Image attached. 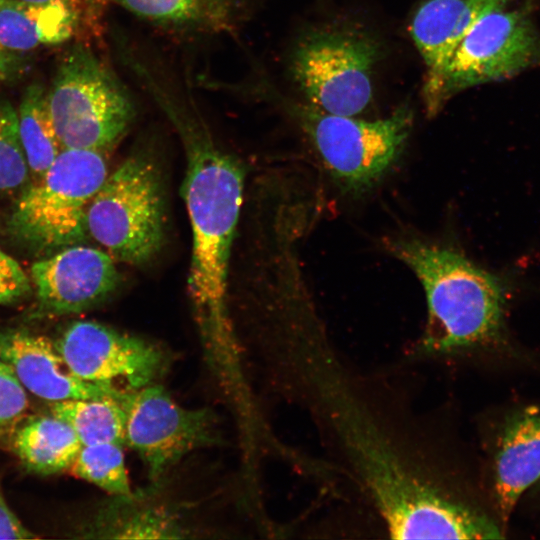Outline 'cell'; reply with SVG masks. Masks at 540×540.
I'll use <instances>...</instances> for the list:
<instances>
[{"mask_svg": "<svg viewBox=\"0 0 540 540\" xmlns=\"http://www.w3.org/2000/svg\"><path fill=\"white\" fill-rule=\"evenodd\" d=\"M283 331L320 428L394 539H478L485 517L448 489L384 420L333 348L314 302Z\"/></svg>", "mask_w": 540, "mask_h": 540, "instance_id": "cell-1", "label": "cell"}, {"mask_svg": "<svg viewBox=\"0 0 540 540\" xmlns=\"http://www.w3.org/2000/svg\"><path fill=\"white\" fill-rule=\"evenodd\" d=\"M150 95L182 142L186 173L182 192L192 230L188 294L207 349L224 362L236 356L228 307V272L240 215L244 169L223 149L192 108L164 84Z\"/></svg>", "mask_w": 540, "mask_h": 540, "instance_id": "cell-2", "label": "cell"}, {"mask_svg": "<svg viewBox=\"0 0 540 540\" xmlns=\"http://www.w3.org/2000/svg\"><path fill=\"white\" fill-rule=\"evenodd\" d=\"M383 246L421 283L427 318L417 353L448 359L490 348L501 340L504 296L498 279L462 253L411 235Z\"/></svg>", "mask_w": 540, "mask_h": 540, "instance_id": "cell-3", "label": "cell"}, {"mask_svg": "<svg viewBox=\"0 0 540 540\" xmlns=\"http://www.w3.org/2000/svg\"><path fill=\"white\" fill-rule=\"evenodd\" d=\"M310 141L319 161L344 194L361 196L374 188L402 155L413 124L407 105L388 117L363 120L281 99Z\"/></svg>", "mask_w": 540, "mask_h": 540, "instance_id": "cell-4", "label": "cell"}, {"mask_svg": "<svg viewBox=\"0 0 540 540\" xmlns=\"http://www.w3.org/2000/svg\"><path fill=\"white\" fill-rule=\"evenodd\" d=\"M162 170L151 153L130 154L106 179L87 209V232L113 259L143 265L160 251L166 229Z\"/></svg>", "mask_w": 540, "mask_h": 540, "instance_id": "cell-5", "label": "cell"}, {"mask_svg": "<svg viewBox=\"0 0 540 540\" xmlns=\"http://www.w3.org/2000/svg\"><path fill=\"white\" fill-rule=\"evenodd\" d=\"M46 96L63 149L105 153L126 134L136 115L124 86L82 44L66 51Z\"/></svg>", "mask_w": 540, "mask_h": 540, "instance_id": "cell-6", "label": "cell"}, {"mask_svg": "<svg viewBox=\"0 0 540 540\" xmlns=\"http://www.w3.org/2000/svg\"><path fill=\"white\" fill-rule=\"evenodd\" d=\"M108 173L104 153L63 149L46 173L21 192L10 229L41 250L80 244L88 236V206Z\"/></svg>", "mask_w": 540, "mask_h": 540, "instance_id": "cell-7", "label": "cell"}, {"mask_svg": "<svg viewBox=\"0 0 540 540\" xmlns=\"http://www.w3.org/2000/svg\"><path fill=\"white\" fill-rule=\"evenodd\" d=\"M540 68V29L527 7L513 4L484 15L459 43L436 82L423 90L428 116L453 96Z\"/></svg>", "mask_w": 540, "mask_h": 540, "instance_id": "cell-8", "label": "cell"}, {"mask_svg": "<svg viewBox=\"0 0 540 540\" xmlns=\"http://www.w3.org/2000/svg\"><path fill=\"white\" fill-rule=\"evenodd\" d=\"M380 44L344 24L307 33L291 58V73L307 103L328 113L357 116L372 99V75Z\"/></svg>", "mask_w": 540, "mask_h": 540, "instance_id": "cell-9", "label": "cell"}, {"mask_svg": "<svg viewBox=\"0 0 540 540\" xmlns=\"http://www.w3.org/2000/svg\"><path fill=\"white\" fill-rule=\"evenodd\" d=\"M117 401L125 415V444L137 452L153 482L191 451L217 441L212 412L182 407L159 384L123 389Z\"/></svg>", "mask_w": 540, "mask_h": 540, "instance_id": "cell-10", "label": "cell"}, {"mask_svg": "<svg viewBox=\"0 0 540 540\" xmlns=\"http://www.w3.org/2000/svg\"><path fill=\"white\" fill-rule=\"evenodd\" d=\"M55 346L77 377L127 390L154 383L169 363L156 344L94 321L73 322Z\"/></svg>", "mask_w": 540, "mask_h": 540, "instance_id": "cell-11", "label": "cell"}, {"mask_svg": "<svg viewBox=\"0 0 540 540\" xmlns=\"http://www.w3.org/2000/svg\"><path fill=\"white\" fill-rule=\"evenodd\" d=\"M31 279L44 313H79L107 300L120 284L113 257L98 248L71 245L35 262Z\"/></svg>", "mask_w": 540, "mask_h": 540, "instance_id": "cell-12", "label": "cell"}, {"mask_svg": "<svg viewBox=\"0 0 540 540\" xmlns=\"http://www.w3.org/2000/svg\"><path fill=\"white\" fill-rule=\"evenodd\" d=\"M0 360L25 389L49 401L118 397L123 390L77 377L47 338L21 330H0Z\"/></svg>", "mask_w": 540, "mask_h": 540, "instance_id": "cell-13", "label": "cell"}, {"mask_svg": "<svg viewBox=\"0 0 540 540\" xmlns=\"http://www.w3.org/2000/svg\"><path fill=\"white\" fill-rule=\"evenodd\" d=\"M492 457V494L502 528L518 501L540 480V405L508 414Z\"/></svg>", "mask_w": 540, "mask_h": 540, "instance_id": "cell-14", "label": "cell"}, {"mask_svg": "<svg viewBox=\"0 0 540 540\" xmlns=\"http://www.w3.org/2000/svg\"><path fill=\"white\" fill-rule=\"evenodd\" d=\"M513 3L514 0H423L409 26L426 66L423 90L436 82L459 43L484 15Z\"/></svg>", "mask_w": 540, "mask_h": 540, "instance_id": "cell-15", "label": "cell"}, {"mask_svg": "<svg viewBox=\"0 0 540 540\" xmlns=\"http://www.w3.org/2000/svg\"><path fill=\"white\" fill-rule=\"evenodd\" d=\"M82 20L83 11L65 4L0 0V48L13 53L67 42Z\"/></svg>", "mask_w": 540, "mask_h": 540, "instance_id": "cell-16", "label": "cell"}, {"mask_svg": "<svg viewBox=\"0 0 540 540\" xmlns=\"http://www.w3.org/2000/svg\"><path fill=\"white\" fill-rule=\"evenodd\" d=\"M14 446L26 467L54 474L71 467L82 444L72 427L52 414L23 424L15 434Z\"/></svg>", "mask_w": 540, "mask_h": 540, "instance_id": "cell-17", "label": "cell"}, {"mask_svg": "<svg viewBox=\"0 0 540 540\" xmlns=\"http://www.w3.org/2000/svg\"><path fill=\"white\" fill-rule=\"evenodd\" d=\"M46 94L41 84L28 86L17 110L20 139L34 181L46 173L63 150L50 117Z\"/></svg>", "mask_w": 540, "mask_h": 540, "instance_id": "cell-18", "label": "cell"}, {"mask_svg": "<svg viewBox=\"0 0 540 540\" xmlns=\"http://www.w3.org/2000/svg\"><path fill=\"white\" fill-rule=\"evenodd\" d=\"M121 393V392H120ZM118 397L55 402L52 414L66 421L82 445L125 444V415Z\"/></svg>", "mask_w": 540, "mask_h": 540, "instance_id": "cell-19", "label": "cell"}, {"mask_svg": "<svg viewBox=\"0 0 540 540\" xmlns=\"http://www.w3.org/2000/svg\"><path fill=\"white\" fill-rule=\"evenodd\" d=\"M115 524L107 532L113 538H181L183 529L178 516L170 509L141 502L133 492L120 496Z\"/></svg>", "mask_w": 540, "mask_h": 540, "instance_id": "cell-20", "label": "cell"}, {"mask_svg": "<svg viewBox=\"0 0 540 540\" xmlns=\"http://www.w3.org/2000/svg\"><path fill=\"white\" fill-rule=\"evenodd\" d=\"M70 468L73 475L115 496L132 493L120 444L82 445Z\"/></svg>", "mask_w": 540, "mask_h": 540, "instance_id": "cell-21", "label": "cell"}, {"mask_svg": "<svg viewBox=\"0 0 540 540\" xmlns=\"http://www.w3.org/2000/svg\"><path fill=\"white\" fill-rule=\"evenodd\" d=\"M30 171L22 147L18 111L0 99V192L14 194L23 191Z\"/></svg>", "mask_w": 540, "mask_h": 540, "instance_id": "cell-22", "label": "cell"}, {"mask_svg": "<svg viewBox=\"0 0 540 540\" xmlns=\"http://www.w3.org/2000/svg\"><path fill=\"white\" fill-rule=\"evenodd\" d=\"M27 408L25 388L11 366L0 360V436L16 426Z\"/></svg>", "mask_w": 540, "mask_h": 540, "instance_id": "cell-23", "label": "cell"}, {"mask_svg": "<svg viewBox=\"0 0 540 540\" xmlns=\"http://www.w3.org/2000/svg\"><path fill=\"white\" fill-rule=\"evenodd\" d=\"M130 12L149 20L182 22L192 19L200 0H117Z\"/></svg>", "mask_w": 540, "mask_h": 540, "instance_id": "cell-24", "label": "cell"}, {"mask_svg": "<svg viewBox=\"0 0 540 540\" xmlns=\"http://www.w3.org/2000/svg\"><path fill=\"white\" fill-rule=\"evenodd\" d=\"M29 289V278L20 264L0 248V304L19 299Z\"/></svg>", "mask_w": 540, "mask_h": 540, "instance_id": "cell-25", "label": "cell"}, {"mask_svg": "<svg viewBox=\"0 0 540 540\" xmlns=\"http://www.w3.org/2000/svg\"><path fill=\"white\" fill-rule=\"evenodd\" d=\"M34 538H38V536L34 535L22 524L0 493V539Z\"/></svg>", "mask_w": 540, "mask_h": 540, "instance_id": "cell-26", "label": "cell"}, {"mask_svg": "<svg viewBox=\"0 0 540 540\" xmlns=\"http://www.w3.org/2000/svg\"><path fill=\"white\" fill-rule=\"evenodd\" d=\"M16 57L10 52L0 53V81L7 80L17 70Z\"/></svg>", "mask_w": 540, "mask_h": 540, "instance_id": "cell-27", "label": "cell"}, {"mask_svg": "<svg viewBox=\"0 0 540 540\" xmlns=\"http://www.w3.org/2000/svg\"><path fill=\"white\" fill-rule=\"evenodd\" d=\"M20 1L29 2V3H37V4L60 3V4H65V5L74 7L84 12V10L88 8V4H90L93 0H20Z\"/></svg>", "mask_w": 540, "mask_h": 540, "instance_id": "cell-28", "label": "cell"}, {"mask_svg": "<svg viewBox=\"0 0 540 540\" xmlns=\"http://www.w3.org/2000/svg\"><path fill=\"white\" fill-rule=\"evenodd\" d=\"M2 52H7V51H4L3 49L0 48V53H2Z\"/></svg>", "mask_w": 540, "mask_h": 540, "instance_id": "cell-29", "label": "cell"}, {"mask_svg": "<svg viewBox=\"0 0 540 540\" xmlns=\"http://www.w3.org/2000/svg\"><path fill=\"white\" fill-rule=\"evenodd\" d=\"M538 484H539V486H540V480L538 481Z\"/></svg>", "mask_w": 540, "mask_h": 540, "instance_id": "cell-30", "label": "cell"}]
</instances>
